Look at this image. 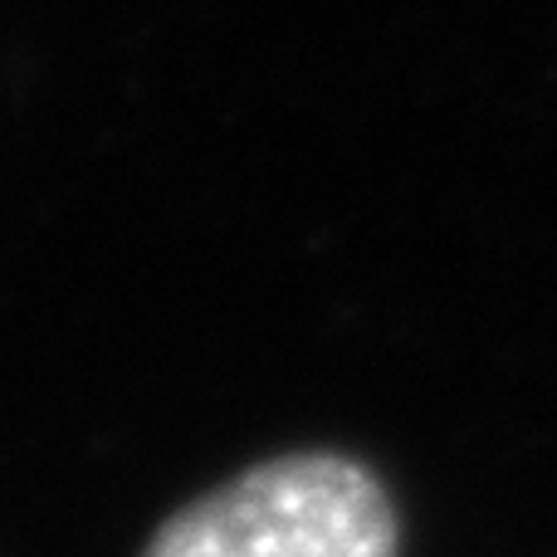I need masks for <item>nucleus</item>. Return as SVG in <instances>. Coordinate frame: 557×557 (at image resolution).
I'll return each instance as SVG.
<instances>
[{"instance_id": "f257e3e1", "label": "nucleus", "mask_w": 557, "mask_h": 557, "mask_svg": "<svg viewBox=\"0 0 557 557\" xmlns=\"http://www.w3.org/2000/svg\"><path fill=\"white\" fill-rule=\"evenodd\" d=\"M386 484L337 450L264 460L176 509L143 557H396Z\"/></svg>"}]
</instances>
